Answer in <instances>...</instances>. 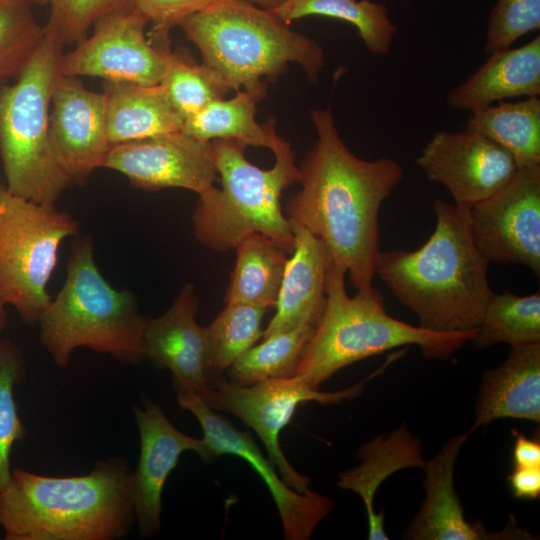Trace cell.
Instances as JSON below:
<instances>
[{"instance_id": "obj_1", "label": "cell", "mask_w": 540, "mask_h": 540, "mask_svg": "<svg viewBox=\"0 0 540 540\" xmlns=\"http://www.w3.org/2000/svg\"><path fill=\"white\" fill-rule=\"evenodd\" d=\"M317 139L299 168L301 190L286 217L319 238L357 289L372 286L379 249L382 203L403 178L391 158L356 157L340 138L330 108L312 109Z\"/></svg>"}, {"instance_id": "obj_2", "label": "cell", "mask_w": 540, "mask_h": 540, "mask_svg": "<svg viewBox=\"0 0 540 540\" xmlns=\"http://www.w3.org/2000/svg\"><path fill=\"white\" fill-rule=\"evenodd\" d=\"M436 226L415 251H380L375 275L419 319L443 333L477 330L493 295L490 261L477 247L469 209L436 199Z\"/></svg>"}, {"instance_id": "obj_3", "label": "cell", "mask_w": 540, "mask_h": 540, "mask_svg": "<svg viewBox=\"0 0 540 540\" xmlns=\"http://www.w3.org/2000/svg\"><path fill=\"white\" fill-rule=\"evenodd\" d=\"M135 522L132 472L115 458L78 476L13 469L0 490L5 540H113Z\"/></svg>"}, {"instance_id": "obj_4", "label": "cell", "mask_w": 540, "mask_h": 540, "mask_svg": "<svg viewBox=\"0 0 540 540\" xmlns=\"http://www.w3.org/2000/svg\"><path fill=\"white\" fill-rule=\"evenodd\" d=\"M345 274L332 262L324 313L294 375L314 389L350 364L406 345L418 346L427 360H445L476 335L477 330L443 333L397 320L373 286L350 297Z\"/></svg>"}, {"instance_id": "obj_5", "label": "cell", "mask_w": 540, "mask_h": 540, "mask_svg": "<svg viewBox=\"0 0 540 540\" xmlns=\"http://www.w3.org/2000/svg\"><path fill=\"white\" fill-rule=\"evenodd\" d=\"M180 26L228 89H251L302 66L313 83L325 65L322 47L294 32L272 10L247 0H218Z\"/></svg>"}, {"instance_id": "obj_6", "label": "cell", "mask_w": 540, "mask_h": 540, "mask_svg": "<svg viewBox=\"0 0 540 540\" xmlns=\"http://www.w3.org/2000/svg\"><path fill=\"white\" fill-rule=\"evenodd\" d=\"M38 323L41 344L60 368L69 365L79 347L123 362L145 358V319L135 297L106 281L96 266L89 236H76L71 242L64 284Z\"/></svg>"}, {"instance_id": "obj_7", "label": "cell", "mask_w": 540, "mask_h": 540, "mask_svg": "<svg viewBox=\"0 0 540 540\" xmlns=\"http://www.w3.org/2000/svg\"><path fill=\"white\" fill-rule=\"evenodd\" d=\"M243 144L211 141L213 161L222 188L199 196L193 214L194 235L206 247L223 252L251 233L264 234L290 253L294 247L291 223L281 208L282 192L299 182V168L289 141L274 148L275 163L264 170L250 163Z\"/></svg>"}, {"instance_id": "obj_8", "label": "cell", "mask_w": 540, "mask_h": 540, "mask_svg": "<svg viewBox=\"0 0 540 540\" xmlns=\"http://www.w3.org/2000/svg\"><path fill=\"white\" fill-rule=\"evenodd\" d=\"M46 32L16 81L0 86V154L6 187L13 194L51 204L73 182L49 141V111L64 44Z\"/></svg>"}, {"instance_id": "obj_9", "label": "cell", "mask_w": 540, "mask_h": 540, "mask_svg": "<svg viewBox=\"0 0 540 540\" xmlns=\"http://www.w3.org/2000/svg\"><path fill=\"white\" fill-rule=\"evenodd\" d=\"M78 233L79 223L69 213L0 184V296L26 323L38 322L49 305L47 284L59 246Z\"/></svg>"}, {"instance_id": "obj_10", "label": "cell", "mask_w": 540, "mask_h": 540, "mask_svg": "<svg viewBox=\"0 0 540 540\" xmlns=\"http://www.w3.org/2000/svg\"><path fill=\"white\" fill-rule=\"evenodd\" d=\"M375 374L378 371L351 387L335 392L314 389L297 376L239 385L221 375L211 381L206 391L196 393L213 410L232 414L252 428L284 482L300 493H307L311 491L310 478L297 472L287 460L279 443L282 429L289 424L299 405L311 401L339 404L343 400L355 399Z\"/></svg>"}, {"instance_id": "obj_11", "label": "cell", "mask_w": 540, "mask_h": 540, "mask_svg": "<svg viewBox=\"0 0 540 540\" xmlns=\"http://www.w3.org/2000/svg\"><path fill=\"white\" fill-rule=\"evenodd\" d=\"M148 20L133 9L98 20L91 36L63 53L59 73L98 77L111 83L159 84L175 53L153 45L145 34Z\"/></svg>"}, {"instance_id": "obj_12", "label": "cell", "mask_w": 540, "mask_h": 540, "mask_svg": "<svg viewBox=\"0 0 540 540\" xmlns=\"http://www.w3.org/2000/svg\"><path fill=\"white\" fill-rule=\"evenodd\" d=\"M178 405L191 412L203 430V441L210 460L232 454L246 460L267 485L279 512L284 538L307 540L334 508L325 495L309 491L300 493L278 476L275 465L261 453L252 436L235 428L218 411L213 410L191 388L174 382Z\"/></svg>"}, {"instance_id": "obj_13", "label": "cell", "mask_w": 540, "mask_h": 540, "mask_svg": "<svg viewBox=\"0 0 540 540\" xmlns=\"http://www.w3.org/2000/svg\"><path fill=\"white\" fill-rule=\"evenodd\" d=\"M471 232L490 262L540 275V165L518 167L497 192L469 210Z\"/></svg>"}, {"instance_id": "obj_14", "label": "cell", "mask_w": 540, "mask_h": 540, "mask_svg": "<svg viewBox=\"0 0 540 540\" xmlns=\"http://www.w3.org/2000/svg\"><path fill=\"white\" fill-rule=\"evenodd\" d=\"M415 163L430 182L447 188L456 205L469 210L501 189L518 168L508 151L467 128L436 132Z\"/></svg>"}, {"instance_id": "obj_15", "label": "cell", "mask_w": 540, "mask_h": 540, "mask_svg": "<svg viewBox=\"0 0 540 540\" xmlns=\"http://www.w3.org/2000/svg\"><path fill=\"white\" fill-rule=\"evenodd\" d=\"M103 167L123 174L135 187L150 191L183 188L201 196L218 180L211 141L182 130L112 144Z\"/></svg>"}, {"instance_id": "obj_16", "label": "cell", "mask_w": 540, "mask_h": 540, "mask_svg": "<svg viewBox=\"0 0 540 540\" xmlns=\"http://www.w3.org/2000/svg\"><path fill=\"white\" fill-rule=\"evenodd\" d=\"M52 152L73 182H84L103 167L112 146L106 127V96L59 74L49 111Z\"/></svg>"}, {"instance_id": "obj_17", "label": "cell", "mask_w": 540, "mask_h": 540, "mask_svg": "<svg viewBox=\"0 0 540 540\" xmlns=\"http://www.w3.org/2000/svg\"><path fill=\"white\" fill-rule=\"evenodd\" d=\"M140 436V455L132 472V497L138 531L142 537L157 534L161 526L162 492L168 476L185 451L197 453L210 462L203 439L178 430L152 399L143 396L134 408Z\"/></svg>"}, {"instance_id": "obj_18", "label": "cell", "mask_w": 540, "mask_h": 540, "mask_svg": "<svg viewBox=\"0 0 540 540\" xmlns=\"http://www.w3.org/2000/svg\"><path fill=\"white\" fill-rule=\"evenodd\" d=\"M468 432L449 438L423 468L425 500L404 532L408 540L535 539L512 517L503 530L489 532L480 521L469 522L454 488V469Z\"/></svg>"}, {"instance_id": "obj_19", "label": "cell", "mask_w": 540, "mask_h": 540, "mask_svg": "<svg viewBox=\"0 0 540 540\" xmlns=\"http://www.w3.org/2000/svg\"><path fill=\"white\" fill-rule=\"evenodd\" d=\"M198 300L194 286L186 284L160 316L145 319L144 356L173 373V381L197 393L210 387L205 327L195 321Z\"/></svg>"}, {"instance_id": "obj_20", "label": "cell", "mask_w": 540, "mask_h": 540, "mask_svg": "<svg viewBox=\"0 0 540 540\" xmlns=\"http://www.w3.org/2000/svg\"><path fill=\"white\" fill-rule=\"evenodd\" d=\"M290 223L294 247L285 267L276 313L263 331V339L301 325L317 327L326 306V283L332 255L306 228Z\"/></svg>"}, {"instance_id": "obj_21", "label": "cell", "mask_w": 540, "mask_h": 540, "mask_svg": "<svg viewBox=\"0 0 540 540\" xmlns=\"http://www.w3.org/2000/svg\"><path fill=\"white\" fill-rule=\"evenodd\" d=\"M510 347L500 366L482 374L470 435L502 418L540 423V343Z\"/></svg>"}, {"instance_id": "obj_22", "label": "cell", "mask_w": 540, "mask_h": 540, "mask_svg": "<svg viewBox=\"0 0 540 540\" xmlns=\"http://www.w3.org/2000/svg\"><path fill=\"white\" fill-rule=\"evenodd\" d=\"M540 95V35L525 45L489 54L446 98L449 108L471 113L515 97Z\"/></svg>"}, {"instance_id": "obj_23", "label": "cell", "mask_w": 540, "mask_h": 540, "mask_svg": "<svg viewBox=\"0 0 540 540\" xmlns=\"http://www.w3.org/2000/svg\"><path fill=\"white\" fill-rule=\"evenodd\" d=\"M422 445L423 441L410 432L407 424H402L388 435L380 434L364 443L357 453L360 463L339 473L338 487L353 491L364 503L368 539H389L384 526L385 512L374 508L376 493L392 474L407 468H424Z\"/></svg>"}, {"instance_id": "obj_24", "label": "cell", "mask_w": 540, "mask_h": 540, "mask_svg": "<svg viewBox=\"0 0 540 540\" xmlns=\"http://www.w3.org/2000/svg\"><path fill=\"white\" fill-rule=\"evenodd\" d=\"M106 127L111 144L150 138L182 130L184 120L164 87L107 82Z\"/></svg>"}, {"instance_id": "obj_25", "label": "cell", "mask_w": 540, "mask_h": 540, "mask_svg": "<svg viewBox=\"0 0 540 540\" xmlns=\"http://www.w3.org/2000/svg\"><path fill=\"white\" fill-rule=\"evenodd\" d=\"M266 93L267 86L263 83L238 90L230 99L214 100L184 120L182 131L203 141L227 139L273 151L282 138L276 132L274 119L269 118L263 125L255 119L257 104Z\"/></svg>"}, {"instance_id": "obj_26", "label": "cell", "mask_w": 540, "mask_h": 540, "mask_svg": "<svg viewBox=\"0 0 540 540\" xmlns=\"http://www.w3.org/2000/svg\"><path fill=\"white\" fill-rule=\"evenodd\" d=\"M234 249L236 263L224 302L274 307L289 258L287 254L291 253L260 233L243 237Z\"/></svg>"}, {"instance_id": "obj_27", "label": "cell", "mask_w": 540, "mask_h": 540, "mask_svg": "<svg viewBox=\"0 0 540 540\" xmlns=\"http://www.w3.org/2000/svg\"><path fill=\"white\" fill-rule=\"evenodd\" d=\"M466 128L504 148L518 167L540 165L539 97L501 101L497 106L473 112Z\"/></svg>"}, {"instance_id": "obj_28", "label": "cell", "mask_w": 540, "mask_h": 540, "mask_svg": "<svg viewBox=\"0 0 540 540\" xmlns=\"http://www.w3.org/2000/svg\"><path fill=\"white\" fill-rule=\"evenodd\" d=\"M272 11L286 24L311 15L348 22L356 28L368 51L377 56L390 53L398 32L387 7L372 0H283Z\"/></svg>"}, {"instance_id": "obj_29", "label": "cell", "mask_w": 540, "mask_h": 540, "mask_svg": "<svg viewBox=\"0 0 540 540\" xmlns=\"http://www.w3.org/2000/svg\"><path fill=\"white\" fill-rule=\"evenodd\" d=\"M263 306L226 303L213 322L205 327L208 375L221 376L238 358L262 338Z\"/></svg>"}, {"instance_id": "obj_30", "label": "cell", "mask_w": 540, "mask_h": 540, "mask_svg": "<svg viewBox=\"0 0 540 540\" xmlns=\"http://www.w3.org/2000/svg\"><path fill=\"white\" fill-rule=\"evenodd\" d=\"M471 342L477 348L498 343H540V294L520 297L509 291L493 293Z\"/></svg>"}, {"instance_id": "obj_31", "label": "cell", "mask_w": 540, "mask_h": 540, "mask_svg": "<svg viewBox=\"0 0 540 540\" xmlns=\"http://www.w3.org/2000/svg\"><path fill=\"white\" fill-rule=\"evenodd\" d=\"M315 329L301 325L263 339L261 344L251 347L226 370L230 381L252 385L268 379L294 376Z\"/></svg>"}, {"instance_id": "obj_32", "label": "cell", "mask_w": 540, "mask_h": 540, "mask_svg": "<svg viewBox=\"0 0 540 540\" xmlns=\"http://www.w3.org/2000/svg\"><path fill=\"white\" fill-rule=\"evenodd\" d=\"M160 84L183 120L230 91L214 70L203 63L197 64L181 53H175Z\"/></svg>"}, {"instance_id": "obj_33", "label": "cell", "mask_w": 540, "mask_h": 540, "mask_svg": "<svg viewBox=\"0 0 540 540\" xmlns=\"http://www.w3.org/2000/svg\"><path fill=\"white\" fill-rule=\"evenodd\" d=\"M31 1L0 0V84L22 71L45 35Z\"/></svg>"}, {"instance_id": "obj_34", "label": "cell", "mask_w": 540, "mask_h": 540, "mask_svg": "<svg viewBox=\"0 0 540 540\" xmlns=\"http://www.w3.org/2000/svg\"><path fill=\"white\" fill-rule=\"evenodd\" d=\"M25 375L22 352L8 339L0 341V490L10 481L11 451L26 431L19 418L14 388Z\"/></svg>"}, {"instance_id": "obj_35", "label": "cell", "mask_w": 540, "mask_h": 540, "mask_svg": "<svg viewBox=\"0 0 540 540\" xmlns=\"http://www.w3.org/2000/svg\"><path fill=\"white\" fill-rule=\"evenodd\" d=\"M49 7L46 26L53 30L64 45L77 44L98 20L129 12L136 0H33Z\"/></svg>"}, {"instance_id": "obj_36", "label": "cell", "mask_w": 540, "mask_h": 540, "mask_svg": "<svg viewBox=\"0 0 540 540\" xmlns=\"http://www.w3.org/2000/svg\"><path fill=\"white\" fill-rule=\"evenodd\" d=\"M540 28V0H497L488 20L484 50L507 49L525 34Z\"/></svg>"}, {"instance_id": "obj_37", "label": "cell", "mask_w": 540, "mask_h": 540, "mask_svg": "<svg viewBox=\"0 0 540 540\" xmlns=\"http://www.w3.org/2000/svg\"><path fill=\"white\" fill-rule=\"evenodd\" d=\"M218 0H136L135 10L142 14L152 28L148 39L156 47L170 51V30L189 16L198 13Z\"/></svg>"}, {"instance_id": "obj_38", "label": "cell", "mask_w": 540, "mask_h": 540, "mask_svg": "<svg viewBox=\"0 0 540 540\" xmlns=\"http://www.w3.org/2000/svg\"><path fill=\"white\" fill-rule=\"evenodd\" d=\"M508 484L514 497L538 499L540 496V467H513Z\"/></svg>"}, {"instance_id": "obj_39", "label": "cell", "mask_w": 540, "mask_h": 540, "mask_svg": "<svg viewBox=\"0 0 540 540\" xmlns=\"http://www.w3.org/2000/svg\"><path fill=\"white\" fill-rule=\"evenodd\" d=\"M515 442L513 463L516 467H540V442L527 438L523 433L512 430Z\"/></svg>"}, {"instance_id": "obj_40", "label": "cell", "mask_w": 540, "mask_h": 540, "mask_svg": "<svg viewBox=\"0 0 540 540\" xmlns=\"http://www.w3.org/2000/svg\"><path fill=\"white\" fill-rule=\"evenodd\" d=\"M259 7L268 9V10H274L277 8L283 0H247Z\"/></svg>"}, {"instance_id": "obj_41", "label": "cell", "mask_w": 540, "mask_h": 540, "mask_svg": "<svg viewBox=\"0 0 540 540\" xmlns=\"http://www.w3.org/2000/svg\"><path fill=\"white\" fill-rule=\"evenodd\" d=\"M6 304L0 296V332L3 330L7 320Z\"/></svg>"}]
</instances>
